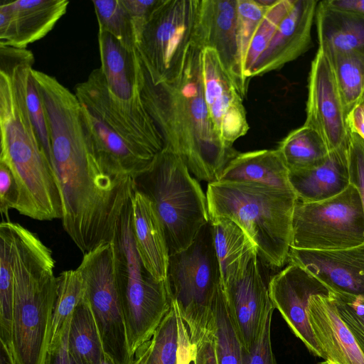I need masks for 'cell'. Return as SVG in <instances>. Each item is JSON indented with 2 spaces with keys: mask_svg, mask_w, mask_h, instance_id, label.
Here are the masks:
<instances>
[{
  "mask_svg": "<svg viewBox=\"0 0 364 364\" xmlns=\"http://www.w3.org/2000/svg\"><path fill=\"white\" fill-rule=\"evenodd\" d=\"M304 125L321 138L328 153L348 147L347 113L331 58L321 48L311 61L308 77Z\"/></svg>",
  "mask_w": 364,
  "mask_h": 364,
  "instance_id": "cell-11",
  "label": "cell"
},
{
  "mask_svg": "<svg viewBox=\"0 0 364 364\" xmlns=\"http://www.w3.org/2000/svg\"><path fill=\"white\" fill-rule=\"evenodd\" d=\"M237 0H199L192 42L213 48L242 97L248 80L241 65L237 40Z\"/></svg>",
  "mask_w": 364,
  "mask_h": 364,
  "instance_id": "cell-14",
  "label": "cell"
},
{
  "mask_svg": "<svg viewBox=\"0 0 364 364\" xmlns=\"http://www.w3.org/2000/svg\"><path fill=\"white\" fill-rule=\"evenodd\" d=\"M195 347L187 325L176 303L171 307L150 340V364H191Z\"/></svg>",
  "mask_w": 364,
  "mask_h": 364,
  "instance_id": "cell-27",
  "label": "cell"
},
{
  "mask_svg": "<svg viewBox=\"0 0 364 364\" xmlns=\"http://www.w3.org/2000/svg\"><path fill=\"white\" fill-rule=\"evenodd\" d=\"M318 48L329 57L352 52L364 53V16L318 1L316 14Z\"/></svg>",
  "mask_w": 364,
  "mask_h": 364,
  "instance_id": "cell-22",
  "label": "cell"
},
{
  "mask_svg": "<svg viewBox=\"0 0 364 364\" xmlns=\"http://www.w3.org/2000/svg\"><path fill=\"white\" fill-rule=\"evenodd\" d=\"M346 123L350 132L364 140V102H360L347 114Z\"/></svg>",
  "mask_w": 364,
  "mask_h": 364,
  "instance_id": "cell-45",
  "label": "cell"
},
{
  "mask_svg": "<svg viewBox=\"0 0 364 364\" xmlns=\"http://www.w3.org/2000/svg\"><path fill=\"white\" fill-rule=\"evenodd\" d=\"M331 296L342 321L353 335L364 356V300L360 297L332 292Z\"/></svg>",
  "mask_w": 364,
  "mask_h": 364,
  "instance_id": "cell-38",
  "label": "cell"
},
{
  "mask_svg": "<svg viewBox=\"0 0 364 364\" xmlns=\"http://www.w3.org/2000/svg\"><path fill=\"white\" fill-rule=\"evenodd\" d=\"M14 235L12 341L17 364H44L58 296L51 250L12 222Z\"/></svg>",
  "mask_w": 364,
  "mask_h": 364,
  "instance_id": "cell-3",
  "label": "cell"
},
{
  "mask_svg": "<svg viewBox=\"0 0 364 364\" xmlns=\"http://www.w3.org/2000/svg\"><path fill=\"white\" fill-rule=\"evenodd\" d=\"M81 106L91 149L105 171L135 180L151 166L158 155L129 142L87 106Z\"/></svg>",
  "mask_w": 364,
  "mask_h": 364,
  "instance_id": "cell-17",
  "label": "cell"
},
{
  "mask_svg": "<svg viewBox=\"0 0 364 364\" xmlns=\"http://www.w3.org/2000/svg\"><path fill=\"white\" fill-rule=\"evenodd\" d=\"M322 364H333L329 361H327V360H324V362L321 363Z\"/></svg>",
  "mask_w": 364,
  "mask_h": 364,
  "instance_id": "cell-50",
  "label": "cell"
},
{
  "mask_svg": "<svg viewBox=\"0 0 364 364\" xmlns=\"http://www.w3.org/2000/svg\"><path fill=\"white\" fill-rule=\"evenodd\" d=\"M58 277V296L53 316L50 344L61 336L72 315L85 296L82 276L77 268L63 271Z\"/></svg>",
  "mask_w": 364,
  "mask_h": 364,
  "instance_id": "cell-32",
  "label": "cell"
},
{
  "mask_svg": "<svg viewBox=\"0 0 364 364\" xmlns=\"http://www.w3.org/2000/svg\"><path fill=\"white\" fill-rule=\"evenodd\" d=\"M200 68L204 98L215 130L225 144L232 146L249 130L243 97L215 50H201Z\"/></svg>",
  "mask_w": 364,
  "mask_h": 364,
  "instance_id": "cell-12",
  "label": "cell"
},
{
  "mask_svg": "<svg viewBox=\"0 0 364 364\" xmlns=\"http://www.w3.org/2000/svg\"><path fill=\"white\" fill-rule=\"evenodd\" d=\"M267 9L257 0H237V40L242 71L250 41Z\"/></svg>",
  "mask_w": 364,
  "mask_h": 364,
  "instance_id": "cell-37",
  "label": "cell"
},
{
  "mask_svg": "<svg viewBox=\"0 0 364 364\" xmlns=\"http://www.w3.org/2000/svg\"><path fill=\"white\" fill-rule=\"evenodd\" d=\"M294 0H277L269 7L257 28L243 63L245 77L249 81L255 63L267 49L279 25L291 9Z\"/></svg>",
  "mask_w": 364,
  "mask_h": 364,
  "instance_id": "cell-35",
  "label": "cell"
},
{
  "mask_svg": "<svg viewBox=\"0 0 364 364\" xmlns=\"http://www.w3.org/2000/svg\"><path fill=\"white\" fill-rule=\"evenodd\" d=\"M201 49L190 43L182 71L169 82L154 85L141 59L138 85L143 104L159 130L164 147L181 157L198 179L218 181L239 153L217 134L205 104L200 68Z\"/></svg>",
  "mask_w": 364,
  "mask_h": 364,
  "instance_id": "cell-1",
  "label": "cell"
},
{
  "mask_svg": "<svg viewBox=\"0 0 364 364\" xmlns=\"http://www.w3.org/2000/svg\"><path fill=\"white\" fill-rule=\"evenodd\" d=\"M150 352V340L141 346L134 355L133 364H150L149 356Z\"/></svg>",
  "mask_w": 364,
  "mask_h": 364,
  "instance_id": "cell-47",
  "label": "cell"
},
{
  "mask_svg": "<svg viewBox=\"0 0 364 364\" xmlns=\"http://www.w3.org/2000/svg\"><path fill=\"white\" fill-rule=\"evenodd\" d=\"M33 63H29L26 66L24 73L26 102L40 141L52 164L51 149L46 112L36 82L32 74Z\"/></svg>",
  "mask_w": 364,
  "mask_h": 364,
  "instance_id": "cell-36",
  "label": "cell"
},
{
  "mask_svg": "<svg viewBox=\"0 0 364 364\" xmlns=\"http://www.w3.org/2000/svg\"><path fill=\"white\" fill-rule=\"evenodd\" d=\"M308 318L325 360L333 364H364V356L338 315L331 294L311 296Z\"/></svg>",
  "mask_w": 364,
  "mask_h": 364,
  "instance_id": "cell-20",
  "label": "cell"
},
{
  "mask_svg": "<svg viewBox=\"0 0 364 364\" xmlns=\"http://www.w3.org/2000/svg\"><path fill=\"white\" fill-rule=\"evenodd\" d=\"M206 198L210 219L224 218L237 223L267 266L279 268L288 262L297 202L294 191L219 181L208 183Z\"/></svg>",
  "mask_w": 364,
  "mask_h": 364,
  "instance_id": "cell-4",
  "label": "cell"
},
{
  "mask_svg": "<svg viewBox=\"0 0 364 364\" xmlns=\"http://www.w3.org/2000/svg\"><path fill=\"white\" fill-rule=\"evenodd\" d=\"M67 0H15L11 6L15 28L12 46H27L46 36L66 13Z\"/></svg>",
  "mask_w": 364,
  "mask_h": 364,
  "instance_id": "cell-26",
  "label": "cell"
},
{
  "mask_svg": "<svg viewBox=\"0 0 364 364\" xmlns=\"http://www.w3.org/2000/svg\"><path fill=\"white\" fill-rule=\"evenodd\" d=\"M112 242L115 276L130 355L152 338L171 305L168 280H156L145 269L134 242L131 200L117 222Z\"/></svg>",
  "mask_w": 364,
  "mask_h": 364,
  "instance_id": "cell-6",
  "label": "cell"
},
{
  "mask_svg": "<svg viewBox=\"0 0 364 364\" xmlns=\"http://www.w3.org/2000/svg\"><path fill=\"white\" fill-rule=\"evenodd\" d=\"M222 287L235 331L244 349L250 350L275 309L259 271L258 255L252 257L242 276Z\"/></svg>",
  "mask_w": 364,
  "mask_h": 364,
  "instance_id": "cell-15",
  "label": "cell"
},
{
  "mask_svg": "<svg viewBox=\"0 0 364 364\" xmlns=\"http://www.w3.org/2000/svg\"><path fill=\"white\" fill-rule=\"evenodd\" d=\"M131 207L134 242L140 259L152 277L166 282L170 255L154 205L145 194L135 188Z\"/></svg>",
  "mask_w": 364,
  "mask_h": 364,
  "instance_id": "cell-21",
  "label": "cell"
},
{
  "mask_svg": "<svg viewBox=\"0 0 364 364\" xmlns=\"http://www.w3.org/2000/svg\"><path fill=\"white\" fill-rule=\"evenodd\" d=\"M0 364H17L13 350L2 341H1Z\"/></svg>",
  "mask_w": 364,
  "mask_h": 364,
  "instance_id": "cell-48",
  "label": "cell"
},
{
  "mask_svg": "<svg viewBox=\"0 0 364 364\" xmlns=\"http://www.w3.org/2000/svg\"><path fill=\"white\" fill-rule=\"evenodd\" d=\"M27 58L0 64V163L11 171L18 191L15 210L37 220L61 219L58 182L31 121L25 97Z\"/></svg>",
  "mask_w": 364,
  "mask_h": 364,
  "instance_id": "cell-2",
  "label": "cell"
},
{
  "mask_svg": "<svg viewBox=\"0 0 364 364\" xmlns=\"http://www.w3.org/2000/svg\"><path fill=\"white\" fill-rule=\"evenodd\" d=\"M199 0H159L137 43L144 72L154 85L182 71L194 32Z\"/></svg>",
  "mask_w": 364,
  "mask_h": 364,
  "instance_id": "cell-9",
  "label": "cell"
},
{
  "mask_svg": "<svg viewBox=\"0 0 364 364\" xmlns=\"http://www.w3.org/2000/svg\"><path fill=\"white\" fill-rule=\"evenodd\" d=\"M268 289L274 308L295 336L311 353L325 360L309 323L308 306L313 296L331 295L329 288L303 267L289 263L270 279Z\"/></svg>",
  "mask_w": 364,
  "mask_h": 364,
  "instance_id": "cell-13",
  "label": "cell"
},
{
  "mask_svg": "<svg viewBox=\"0 0 364 364\" xmlns=\"http://www.w3.org/2000/svg\"><path fill=\"white\" fill-rule=\"evenodd\" d=\"M364 243V210L357 189L349 185L331 198L297 200L292 220L291 247L333 250Z\"/></svg>",
  "mask_w": 364,
  "mask_h": 364,
  "instance_id": "cell-8",
  "label": "cell"
},
{
  "mask_svg": "<svg viewBox=\"0 0 364 364\" xmlns=\"http://www.w3.org/2000/svg\"><path fill=\"white\" fill-rule=\"evenodd\" d=\"M349 183L360 195L364 210V140L350 132L347 148Z\"/></svg>",
  "mask_w": 364,
  "mask_h": 364,
  "instance_id": "cell-39",
  "label": "cell"
},
{
  "mask_svg": "<svg viewBox=\"0 0 364 364\" xmlns=\"http://www.w3.org/2000/svg\"><path fill=\"white\" fill-rule=\"evenodd\" d=\"M326 2L334 8L364 16V0H326Z\"/></svg>",
  "mask_w": 364,
  "mask_h": 364,
  "instance_id": "cell-46",
  "label": "cell"
},
{
  "mask_svg": "<svg viewBox=\"0 0 364 364\" xmlns=\"http://www.w3.org/2000/svg\"><path fill=\"white\" fill-rule=\"evenodd\" d=\"M362 101L364 102V95H363V97Z\"/></svg>",
  "mask_w": 364,
  "mask_h": 364,
  "instance_id": "cell-51",
  "label": "cell"
},
{
  "mask_svg": "<svg viewBox=\"0 0 364 364\" xmlns=\"http://www.w3.org/2000/svg\"><path fill=\"white\" fill-rule=\"evenodd\" d=\"M15 37L11 1L0 4V44L11 46Z\"/></svg>",
  "mask_w": 364,
  "mask_h": 364,
  "instance_id": "cell-44",
  "label": "cell"
},
{
  "mask_svg": "<svg viewBox=\"0 0 364 364\" xmlns=\"http://www.w3.org/2000/svg\"><path fill=\"white\" fill-rule=\"evenodd\" d=\"M135 185L154 205L170 256L189 247L210 222L206 194L181 157L167 148L135 179Z\"/></svg>",
  "mask_w": 364,
  "mask_h": 364,
  "instance_id": "cell-5",
  "label": "cell"
},
{
  "mask_svg": "<svg viewBox=\"0 0 364 364\" xmlns=\"http://www.w3.org/2000/svg\"><path fill=\"white\" fill-rule=\"evenodd\" d=\"M270 316L257 343L250 350L243 348V364H277L271 342Z\"/></svg>",
  "mask_w": 364,
  "mask_h": 364,
  "instance_id": "cell-40",
  "label": "cell"
},
{
  "mask_svg": "<svg viewBox=\"0 0 364 364\" xmlns=\"http://www.w3.org/2000/svg\"><path fill=\"white\" fill-rule=\"evenodd\" d=\"M18 200V191L10 169L0 163V211L8 218L9 210L15 209Z\"/></svg>",
  "mask_w": 364,
  "mask_h": 364,
  "instance_id": "cell-42",
  "label": "cell"
},
{
  "mask_svg": "<svg viewBox=\"0 0 364 364\" xmlns=\"http://www.w3.org/2000/svg\"><path fill=\"white\" fill-rule=\"evenodd\" d=\"M100 69L109 98L124 117L135 122L150 119L141 99L138 85L139 55L136 48L129 51L112 35L98 31Z\"/></svg>",
  "mask_w": 364,
  "mask_h": 364,
  "instance_id": "cell-16",
  "label": "cell"
},
{
  "mask_svg": "<svg viewBox=\"0 0 364 364\" xmlns=\"http://www.w3.org/2000/svg\"><path fill=\"white\" fill-rule=\"evenodd\" d=\"M134 363V361H133ZM132 363V364H133ZM101 364H115L114 362L107 355L104 354Z\"/></svg>",
  "mask_w": 364,
  "mask_h": 364,
  "instance_id": "cell-49",
  "label": "cell"
},
{
  "mask_svg": "<svg viewBox=\"0 0 364 364\" xmlns=\"http://www.w3.org/2000/svg\"><path fill=\"white\" fill-rule=\"evenodd\" d=\"M318 3L316 0H294L291 9L252 68L250 78L277 70L311 48Z\"/></svg>",
  "mask_w": 364,
  "mask_h": 364,
  "instance_id": "cell-19",
  "label": "cell"
},
{
  "mask_svg": "<svg viewBox=\"0 0 364 364\" xmlns=\"http://www.w3.org/2000/svg\"><path fill=\"white\" fill-rule=\"evenodd\" d=\"M191 364H194V363H193V361Z\"/></svg>",
  "mask_w": 364,
  "mask_h": 364,
  "instance_id": "cell-52",
  "label": "cell"
},
{
  "mask_svg": "<svg viewBox=\"0 0 364 364\" xmlns=\"http://www.w3.org/2000/svg\"><path fill=\"white\" fill-rule=\"evenodd\" d=\"M277 149L289 171L317 167L326 161L329 154L319 135L304 124L290 132Z\"/></svg>",
  "mask_w": 364,
  "mask_h": 364,
  "instance_id": "cell-29",
  "label": "cell"
},
{
  "mask_svg": "<svg viewBox=\"0 0 364 364\" xmlns=\"http://www.w3.org/2000/svg\"><path fill=\"white\" fill-rule=\"evenodd\" d=\"M103 350L115 364H132L117 287L112 242L83 255L77 267Z\"/></svg>",
  "mask_w": 364,
  "mask_h": 364,
  "instance_id": "cell-10",
  "label": "cell"
},
{
  "mask_svg": "<svg viewBox=\"0 0 364 364\" xmlns=\"http://www.w3.org/2000/svg\"><path fill=\"white\" fill-rule=\"evenodd\" d=\"M329 58L348 114L364 95V53H341Z\"/></svg>",
  "mask_w": 364,
  "mask_h": 364,
  "instance_id": "cell-33",
  "label": "cell"
},
{
  "mask_svg": "<svg viewBox=\"0 0 364 364\" xmlns=\"http://www.w3.org/2000/svg\"><path fill=\"white\" fill-rule=\"evenodd\" d=\"M167 279L195 347L210 328L214 300L222 283L210 221L189 247L170 256Z\"/></svg>",
  "mask_w": 364,
  "mask_h": 364,
  "instance_id": "cell-7",
  "label": "cell"
},
{
  "mask_svg": "<svg viewBox=\"0 0 364 364\" xmlns=\"http://www.w3.org/2000/svg\"><path fill=\"white\" fill-rule=\"evenodd\" d=\"M288 262L297 264L311 273L332 292L364 300V243L333 250L291 247Z\"/></svg>",
  "mask_w": 364,
  "mask_h": 364,
  "instance_id": "cell-18",
  "label": "cell"
},
{
  "mask_svg": "<svg viewBox=\"0 0 364 364\" xmlns=\"http://www.w3.org/2000/svg\"><path fill=\"white\" fill-rule=\"evenodd\" d=\"M70 323V321L66 325L60 337L50 344L44 364H77L68 349Z\"/></svg>",
  "mask_w": 364,
  "mask_h": 364,
  "instance_id": "cell-43",
  "label": "cell"
},
{
  "mask_svg": "<svg viewBox=\"0 0 364 364\" xmlns=\"http://www.w3.org/2000/svg\"><path fill=\"white\" fill-rule=\"evenodd\" d=\"M68 349L77 364H101L105 354L98 329L85 296L71 317Z\"/></svg>",
  "mask_w": 364,
  "mask_h": 364,
  "instance_id": "cell-28",
  "label": "cell"
},
{
  "mask_svg": "<svg viewBox=\"0 0 364 364\" xmlns=\"http://www.w3.org/2000/svg\"><path fill=\"white\" fill-rule=\"evenodd\" d=\"M289 181L300 202H318L338 195L350 185L347 149L330 152L317 167L289 171Z\"/></svg>",
  "mask_w": 364,
  "mask_h": 364,
  "instance_id": "cell-23",
  "label": "cell"
},
{
  "mask_svg": "<svg viewBox=\"0 0 364 364\" xmlns=\"http://www.w3.org/2000/svg\"><path fill=\"white\" fill-rule=\"evenodd\" d=\"M131 18L136 45L159 0H121Z\"/></svg>",
  "mask_w": 364,
  "mask_h": 364,
  "instance_id": "cell-41",
  "label": "cell"
},
{
  "mask_svg": "<svg viewBox=\"0 0 364 364\" xmlns=\"http://www.w3.org/2000/svg\"><path fill=\"white\" fill-rule=\"evenodd\" d=\"M219 181L256 183L294 191L289 170L277 149L239 153L225 166Z\"/></svg>",
  "mask_w": 364,
  "mask_h": 364,
  "instance_id": "cell-24",
  "label": "cell"
},
{
  "mask_svg": "<svg viewBox=\"0 0 364 364\" xmlns=\"http://www.w3.org/2000/svg\"><path fill=\"white\" fill-rule=\"evenodd\" d=\"M14 235L12 221L0 224V341L13 349Z\"/></svg>",
  "mask_w": 364,
  "mask_h": 364,
  "instance_id": "cell-30",
  "label": "cell"
},
{
  "mask_svg": "<svg viewBox=\"0 0 364 364\" xmlns=\"http://www.w3.org/2000/svg\"><path fill=\"white\" fill-rule=\"evenodd\" d=\"M213 328L217 364H243V346L231 320L222 283L213 303Z\"/></svg>",
  "mask_w": 364,
  "mask_h": 364,
  "instance_id": "cell-31",
  "label": "cell"
},
{
  "mask_svg": "<svg viewBox=\"0 0 364 364\" xmlns=\"http://www.w3.org/2000/svg\"><path fill=\"white\" fill-rule=\"evenodd\" d=\"M99 31L112 35L129 51L136 48L133 24L121 0L92 1Z\"/></svg>",
  "mask_w": 364,
  "mask_h": 364,
  "instance_id": "cell-34",
  "label": "cell"
},
{
  "mask_svg": "<svg viewBox=\"0 0 364 364\" xmlns=\"http://www.w3.org/2000/svg\"><path fill=\"white\" fill-rule=\"evenodd\" d=\"M210 221L222 284L225 285L245 272L257 252L250 237L232 220L218 218Z\"/></svg>",
  "mask_w": 364,
  "mask_h": 364,
  "instance_id": "cell-25",
  "label": "cell"
}]
</instances>
